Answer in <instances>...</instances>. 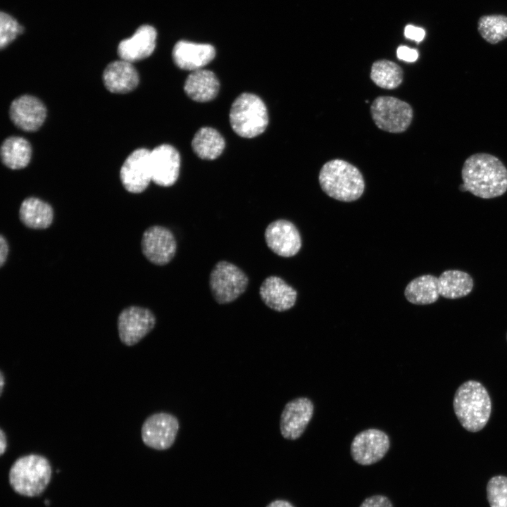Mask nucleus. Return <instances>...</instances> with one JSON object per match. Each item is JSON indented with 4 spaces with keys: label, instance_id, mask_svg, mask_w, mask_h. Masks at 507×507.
I'll list each match as a JSON object with an SVG mask.
<instances>
[{
    "label": "nucleus",
    "instance_id": "f257e3e1",
    "mask_svg": "<svg viewBox=\"0 0 507 507\" xmlns=\"http://www.w3.org/2000/svg\"><path fill=\"white\" fill-rule=\"evenodd\" d=\"M461 177L463 190L481 199L499 197L507 191V168L489 154L470 156L462 167Z\"/></svg>",
    "mask_w": 507,
    "mask_h": 507
},
{
    "label": "nucleus",
    "instance_id": "f03ea898",
    "mask_svg": "<svg viewBox=\"0 0 507 507\" xmlns=\"http://www.w3.org/2000/svg\"><path fill=\"white\" fill-rule=\"evenodd\" d=\"M454 413L461 426L468 432H477L487 424L492 412L488 391L478 381L470 380L456 389L453 401Z\"/></svg>",
    "mask_w": 507,
    "mask_h": 507
},
{
    "label": "nucleus",
    "instance_id": "7ed1b4c3",
    "mask_svg": "<svg viewBox=\"0 0 507 507\" xmlns=\"http://www.w3.org/2000/svg\"><path fill=\"white\" fill-rule=\"evenodd\" d=\"M318 179L323 192L341 201L357 200L365 189L364 179L359 170L341 159L325 163L320 169Z\"/></svg>",
    "mask_w": 507,
    "mask_h": 507
},
{
    "label": "nucleus",
    "instance_id": "20e7f679",
    "mask_svg": "<svg viewBox=\"0 0 507 507\" xmlns=\"http://www.w3.org/2000/svg\"><path fill=\"white\" fill-rule=\"evenodd\" d=\"M51 468L48 459L39 454L18 458L9 470V482L13 490L25 496L41 494L49 484Z\"/></svg>",
    "mask_w": 507,
    "mask_h": 507
},
{
    "label": "nucleus",
    "instance_id": "39448f33",
    "mask_svg": "<svg viewBox=\"0 0 507 507\" xmlns=\"http://www.w3.org/2000/svg\"><path fill=\"white\" fill-rule=\"evenodd\" d=\"M232 130L239 136L253 138L262 134L268 124L266 106L258 96L240 94L233 102L230 112Z\"/></svg>",
    "mask_w": 507,
    "mask_h": 507
},
{
    "label": "nucleus",
    "instance_id": "423d86ee",
    "mask_svg": "<svg viewBox=\"0 0 507 507\" xmlns=\"http://www.w3.org/2000/svg\"><path fill=\"white\" fill-rule=\"evenodd\" d=\"M208 284L214 300L219 304H227L235 301L246 290L249 277L234 263L220 261L210 273Z\"/></svg>",
    "mask_w": 507,
    "mask_h": 507
},
{
    "label": "nucleus",
    "instance_id": "0eeeda50",
    "mask_svg": "<svg viewBox=\"0 0 507 507\" xmlns=\"http://www.w3.org/2000/svg\"><path fill=\"white\" fill-rule=\"evenodd\" d=\"M370 112L373 121L380 129L392 133L406 130L413 119L411 106L393 96L376 98L372 104Z\"/></svg>",
    "mask_w": 507,
    "mask_h": 507
},
{
    "label": "nucleus",
    "instance_id": "6e6552de",
    "mask_svg": "<svg viewBox=\"0 0 507 507\" xmlns=\"http://www.w3.org/2000/svg\"><path fill=\"white\" fill-rule=\"evenodd\" d=\"M156 323V316L149 308L137 306L125 308L118 317L119 339L125 346H134L154 328Z\"/></svg>",
    "mask_w": 507,
    "mask_h": 507
},
{
    "label": "nucleus",
    "instance_id": "1a4fd4ad",
    "mask_svg": "<svg viewBox=\"0 0 507 507\" xmlns=\"http://www.w3.org/2000/svg\"><path fill=\"white\" fill-rule=\"evenodd\" d=\"M179 428V420L174 415L166 412L155 413L144 421L141 428L142 439L149 448L166 450L175 443Z\"/></svg>",
    "mask_w": 507,
    "mask_h": 507
},
{
    "label": "nucleus",
    "instance_id": "9d476101",
    "mask_svg": "<svg viewBox=\"0 0 507 507\" xmlns=\"http://www.w3.org/2000/svg\"><path fill=\"white\" fill-rule=\"evenodd\" d=\"M141 247L148 261L157 265H165L175 256L177 242L169 229L161 225H153L144 232Z\"/></svg>",
    "mask_w": 507,
    "mask_h": 507
},
{
    "label": "nucleus",
    "instance_id": "9b49d317",
    "mask_svg": "<svg viewBox=\"0 0 507 507\" xmlns=\"http://www.w3.org/2000/svg\"><path fill=\"white\" fill-rule=\"evenodd\" d=\"M389 446L390 441L385 432L370 428L355 436L351 444L350 452L357 463L370 465L382 459Z\"/></svg>",
    "mask_w": 507,
    "mask_h": 507
},
{
    "label": "nucleus",
    "instance_id": "f8f14e48",
    "mask_svg": "<svg viewBox=\"0 0 507 507\" xmlns=\"http://www.w3.org/2000/svg\"><path fill=\"white\" fill-rule=\"evenodd\" d=\"M150 152L144 148L137 149L124 161L120 168V178L127 192L141 193L152 181Z\"/></svg>",
    "mask_w": 507,
    "mask_h": 507
},
{
    "label": "nucleus",
    "instance_id": "ddd939ff",
    "mask_svg": "<svg viewBox=\"0 0 507 507\" xmlns=\"http://www.w3.org/2000/svg\"><path fill=\"white\" fill-rule=\"evenodd\" d=\"M264 238L268 247L282 257L294 256L301 247L299 230L292 222L284 219L271 222L265 230Z\"/></svg>",
    "mask_w": 507,
    "mask_h": 507
},
{
    "label": "nucleus",
    "instance_id": "4468645a",
    "mask_svg": "<svg viewBox=\"0 0 507 507\" xmlns=\"http://www.w3.org/2000/svg\"><path fill=\"white\" fill-rule=\"evenodd\" d=\"M313 409V403L306 397H299L289 401L280 416L282 436L290 440L299 439L311 420Z\"/></svg>",
    "mask_w": 507,
    "mask_h": 507
},
{
    "label": "nucleus",
    "instance_id": "2eb2a0df",
    "mask_svg": "<svg viewBox=\"0 0 507 507\" xmlns=\"http://www.w3.org/2000/svg\"><path fill=\"white\" fill-rule=\"evenodd\" d=\"M152 181L162 187L173 185L179 176L180 156L169 144H161L150 152Z\"/></svg>",
    "mask_w": 507,
    "mask_h": 507
},
{
    "label": "nucleus",
    "instance_id": "dca6fc26",
    "mask_svg": "<svg viewBox=\"0 0 507 507\" xmlns=\"http://www.w3.org/2000/svg\"><path fill=\"white\" fill-rule=\"evenodd\" d=\"M9 115L12 122L18 128L33 132L39 129L44 122L46 109L37 97L23 95L13 101Z\"/></svg>",
    "mask_w": 507,
    "mask_h": 507
},
{
    "label": "nucleus",
    "instance_id": "f3484780",
    "mask_svg": "<svg viewBox=\"0 0 507 507\" xmlns=\"http://www.w3.org/2000/svg\"><path fill=\"white\" fill-rule=\"evenodd\" d=\"M215 48L208 44L179 41L173 49V58L180 68L194 71L202 69L215 57Z\"/></svg>",
    "mask_w": 507,
    "mask_h": 507
},
{
    "label": "nucleus",
    "instance_id": "a211bd4d",
    "mask_svg": "<svg viewBox=\"0 0 507 507\" xmlns=\"http://www.w3.org/2000/svg\"><path fill=\"white\" fill-rule=\"evenodd\" d=\"M156 31L149 25L138 27L133 35L122 40L118 46L120 59L134 62L149 57L156 47Z\"/></svg>",
    "mask_w": 507,
    "mask_h": 507
},
{
    "label": "nucleus",
    "instance_id": "6ab92c4d",
    "mask_svg": "<svg viewBox=\"0 0 507 507\" xmlns=\"http://www.w3.org/2000/svg\"><path fill=\"white\" fill-rule=\"evenodd\" d=\"M259 295L268 307L282 312L294 306L297 292L281 277L271 275L261 283Z\"/></svg>",
    "mask_w": 507,
    "mask_h": 507
},
{
    "label": "nucleus",
    "instance_id": "aec40b11",
    "mask_svg": "<svg viewBox=\"0 0 507 507\" xmlns=\"http://www.w3.org/2000/svg\"><path fill=\"white\" fill-rule=\"evenodd\" d=\"M139 80L134 65L122 59L110 63L103 73L104 85L112 93L130 92L137 87Z\"/></svg>",
    "mask_w": 507,
    "mask_h": 507
},
{
    "label": "nucleus",
    "instance_id": "412c9836",
    "mask_svg": "<svg viewBox=\"0 0 507 507\" xmlns=\"http://www.w3.org/2000/svg\"><path fill=\"white\" fill-rule=\"evenodd\" d=\"M219 81L210 70L200 69L192 71L187 77L184 90L192 100L206 102L213 100L219 91Z\"/></svg>",
    "mask_w": 507,
    "mask_h": 507
},
{
    "label": "nucleus",
    "instance_id": "4be33fe9",
    "mask_svg": "<svg viewBox=\"0 0 507 507\" xmlns=\"http://www.w3.org/2000/svg\"><path fill=\"white\" fill-rule=\"evenodd\" d=\"M19 218L29 228L46 229L52 223L54 211L46 202L36 197H29L20 204Z\"/></svg>",
    "mask_w": 507,
    "mask_h": 507
},
{
    "label": "nucleus",
    "instance_id": "5701e85b",
    "mask_svg": "<svg viewBox=\"0 0 507 507\" xmlns=\"http://www.w3.org/2000/svg\"><path fill=\"white\" fill-rule=\"evenodd\" d=\"M404 295L413 304L427 305L436 302L440 296L438 277L427 274L414 278L406 287Z\"/></svg>",
    "mask_w": 507,
    "mask_h": 507
},
{
    "label": "nucleus",
    "instance_id": "b1692460",
    "mask_svg": "<svg viewBox=\"0 0 507 507\" xmlns=\"http://www.w3.org/2000/svg\"><path fill=\"white\" fill-rule=\"evenodd\" d=\"M438 278L440 296L445 299H460L470 294L473 289V278L463 270H446Z\"/></svg>",
    "mask_w": 507,
    "mask_h": 507
},
{
    "label": "nucleus",
    "instance_id": "393cba45",
    "mask_svg": "<svg viewBox=\"0 0 507 507\" xmlns=\"http://www.w3.org/2000/svg\"><path fill=\"white\" fill-rule=\"evenodd\" d=\"M3 163L11 169L26 167L31 158L32 149L29 142L21 137H9L2 143L0 150Z\"/></svg>",
    "mask_w": 507,
    "mask_h": 507
},
{
    "label": "nucleus",
    "instance_id": "a878e982",
    "mask_svg": "<svg viewBox=\"0 0 507 507\" xmlns=\"http://www.w3.org/2000/svg\"><path fill=\"white\" fill-rule=\"evenodd\" d=\"M225 139L215 129L204 127L194 134L192 146L194 153L201 158L213 160L223 153L225 149Z\"/></svg>",
    "mask_w": 507,
    "mask_h": 507
},
{
    "label": "nucleus",
    "instance_id": "bb28decb",
    "mask_svg": "<svg viewBox=\"0 0 507 507\" xmlns=\"http://www.w3.org/2000/svg\"><path fill=\"white\" fill-rule=\"evenodd\" d=\"M403 73L401 68L391 61L378 60L371 67L370 78L378 87L393 89L402 82Z\"/></svg>",
    "mask_w": 507,
    "mask_h": 507
},
{
    "label": "nucleus",
    "instance_id": "cd10ccee",
    "mask_svg": "<svg viewBox=\"0 0 507 507\" xmlns=\"http://www.w3.org/2000/svg\"><path fill=\"white\" fill-rule=\"evenodd\" d=\"M478 31L490 44H496L507 38V17L503 15L482 16L478 20Z\"/></svg>",
    "mask_w": 507,
    "mask_h": 507
},
{
    "label": "nucleus",
    "instance_id": "c85d7f7f",
    "mask_svg": "<svg viewBox=\"0 0 507 507\" xmlns=\"http://www.w3.org/2000/svg\"><path fill=\"white\" fill-rule=\"evenodd\" d=\"M487 498L490 507H507V477L495 475L487 484Z\"/></svg>",
    "mask_w": 507,
    "mask_h": 507
},
{
    "label": "nucleus",
    "instance_id": "c756f323",
    "mask_svg": "<svg viewBox=\"0 0 507 507\" xmlns=\"http://www.w3.org/2000/svg\"><path fill=\"white\" fill-rule=\"evenodd\" d=\"M23 27L12 16L4 12L0 15V46L4 49L22 33Z\"/></svg>",
    "mask_w": 507,
    "mask_h": 507
},
{
    "label": "nucleus",
    "instance_id": "7c9ffc66",
    "mask_svg": "<svg viewBox=\"0 0 507 507\" xmlns=\"http://www.w3.org/2000/svg\"><path fill=\"white\" fill-rule=\"evenodd\" d=\"M359 507H393V504L387 496L376 494L364 499Z\"/></svg>",
    "mask_w": 507,
    "mask_h": 507
},
{
    "label": "nucleus",
    "instance_id": "2f4dec72",
    "mask_svg": "<svg viewBox=\"0 0 507 507\" xmlns=\"http://www.w3.org/2000/svg\"><path fill=\"white\" fill-rule=\"evenodd\" d=\"M396 54L399 59L407 62H414L418 58V53L416 49L406 46H400L397 49Z\"/></svg>",
    "mask_w": 507,
    "mask_h": 507
},
{
    "label": "nucleus",
    "instance_id": "473e14b6",
    "mask_svg": "<svg viewBox=\"0 0 507 507\" xmlns=\"http://www.w3.org/2000/svg\"><path fill=\"white\" fill-rule=\"evenodd\" d=\"M404 35L406 38L420 42L423 39L425 32L421 27L408 25L405 27Z\"/></svg>",
    "mask_w": 507,
    "mask_h": 507
},
{
    "label": "nucleus",
    "instance_id": "72a5a7b5",
    "mask_svg": "<svg viewBox=\"0 0 507 507\" xmlns=\"http://www.w3.org/2000/svg\"><path fill=\"white\" fill-rule=\"evenodd\" d=\"M8 244L6 239L1 234L0 236V265L5 263L8 254Z\"/></svg>",
    "mask_w": 507,
    "mask_h": 507
},
{
    "label": "nucleus",
    "instance_id": "f704fd0d",
    "mask_svg": "<svg viewBox=\"0 0 507 507\" xmlns=\"http://www.w3.org/2000/svg\"><path fill=\"white\" fill-rule=\"evenodd\" d=\"M266 507H294L289 501L283 499H277L271 501Z\"/></svg>",
    "mask_w": 507,
    "mask_h": 507
},
{
    "label": "nucleus",
    "instance_id": "c9c22d12",
    "mask_svg": "<svg viewBox=\"0 0 507 507\" xmlns=\"http://www.w3.org/2000/svg\"><path fill=\"white\" fill-rule=\"evenodd\" d=\"M7 446L6 435L3 429L0 430V454L3 455Z\"/></svg>",
    "mask_w": 507,
    "mask_h": 507
},
{
    "label": "nucleus",
    "instance_id": "e433bc0d",
    "mask_svg": "<svg viewBox=\"0 0 507 507\" xmlns=\"http://www.w3.org/2000/svg\"><path fill=\"white\" fill-rule=\"evenodd\" d=\"M0 373H1V375H0V384H1L0 390H1V392H0V394H1H1H2V392H3V389H4V374H3V372H2V371H1Z\"/></svg>",
    "mask_w": 507,
    "mask_h": 507
},
{
    "label": "nucleus",
    "instance_id": "4c0bfd02",
    "mask_svg": "<svg viewBox=\"0 0 507 507\" xmlns=\"http://www.w3.org/2000/svg\"><path fill=\"white\" fill-rule=\"evenodd\" d=\"M506 341H507V332H506Z\"/></svg>",
    "mask_w": 507,
    "mask_h": 507
}]
</instances>
